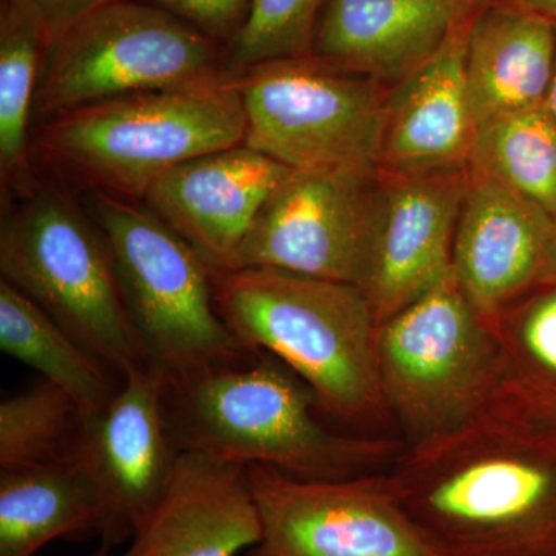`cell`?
Returning a JSON list of instances; mask_svg holds the SVG:
<instances>
[{
    "label": "cell",
    "mask_w": 556,
    "mask_h": 556,
    "mask_svg": "<svg viewBox=\"0 0 556 556\" xmlns=\"http://www.w3.org/2000/svg\"><path fill=\"white\" fill-rule=\"evenodd\" d=\"M391 475L445 556H556V428L506 402L405 445Z\"/></svg>",
    "instance_id": "6da1fadb"
},
{
    "label": "cell",
    "mask_w": 556,
    "mask_h": 556,
    "mask_svg": "<svg viewBox=\"0 0 556 556\" xmlns=\"http://www.w3.org/2000/svg\"><path fill=\"white\" fill-rule=\"evenodd\" d=\"M161 379L178 452L302 481H339L390 471L407 445L401 437H365L329 424L311 388L266 351L248 348L233 361Z\"/></svg>",
    "instance_id": "7a4b0ae2"
},
{
    "label": "cell",
    "mask_w": 556,
    "mask_h": 556,
    "mask_svg": "<svg viewBox=\"0 0 556 556\" xmlns=\"http://www.w3.org/2000/svg\"><path fill=\"white\" fill-rule=\"evenodd\" d=\"M215 306L244 348L273 354L348 433L399 437L380 388L375 314L356 285L287 270H212Z\"/></svg>",
    "instance_id": "3957f363"
},
{
    "label": "cell",
    "mask_w": 556,
    "mask_h": 556,
    "mask_svg": "<svg viewBox=\"0 0 556 556\" xmlns=\"http://www.w3.org/2000/svg\"><path fill=\"white\" fill-rule=\"evenodd\" d=\"M247 115L233 76L124 94L70 110L43 124L36 150L93 192L142 200L186 161L243 144Z\"/></svg>",
    "instance_id": "277c9868"
},
{
    "label": "cell",
    "mask_w": 556,
    "mask_h": 556,
    "mask_svg": "<svg viewBox=\"0 0 556 556\" xmlns=\"http://www.w3.org/2000/svg\"><path fill=\"white\" fill-rule=\"evenodd\" d=\"M0 273L121 378L149 367L108 240L67 193L35 186L3 212Z\"/></svg>",
    "instance_id": "5b68a950"
},
{
    "label": "cell",
    "mask_w": 556,
    "mask_h": 556,
    "mask_svg": "<svg viewBox=\"0 0 556 556\" xmlns=\"http://www.w3.org/2000/svg\"><path fill=\"white\" fill-rule=\"evenodd\" d=\"M380 388L407 444L463 426L496 396L501 351L453 273L376 328Z\"/></svg>",
    "instance_id": "8992f818"
},
{
    "label": "cell",
    "mask_w": 556,
    "mask_h": 556,
    "mask_svg": "<svg viewBox=\"0 0 556 556\" xmlns=\"http://www.w3.org/2000/svg\"><path fill=\"white\" fill-rule=\"evenodd\" d=\"M93 207L150 368L167 378L248 350L219 317L212 269L188 241L134 200L93 192Z\"/></svg>",
    "instance_id": "52a82bcc"
},
{
    "label": "cell",
    "mask_w": 556,
    "mask_h": 556,
    "mask_svg": "<svg viewBox=\"0 0 556 556\" xmlns=\"http://www.w3.org/2000/svg\"><path fill=\"white\" fill-rule=\"evenodd\" d=\"M229 76L226 46L160 7L115 0L50 43L35 118L142 91L182 89Z\"/></svg>",
    "instance_id": "ba28073f"
},
{
    "label": "cell",
    "mask_w": 556,
    "mask_h": 556,
    "mask_svg": "<svg viewBox=\"0 0 556 556\" xmlns=\"http://www.w3.org/2000/svg\"><path fill=\"white\" fill-rule=\"evenodd\" d=\"M244 144L294 170L379 172L390 87L313 54L233 76Z\"/></svg>",
    "instance_id": "9c48e42d"
},
{
    "label": "cell",
    "mask_w": 556,
    "mask_h": 556,
    "mask_svg": "<svg viewBox=\"0 0 556 556\" xmlns=\"http://www.w3.org/2000/svg\"><path fill=\"white\" fill-rule=\"evenodd\" d=\"M262 540L247 556H445L413 518L390 471L302 481L248 467Z\"/></svg>",
    "instance_id": "30bf717a"
},
{
    "label": "cell",
    "mask_w": 556,
    "mask_h": 556,
    "mask_svg": "<svg viewBox=\"0 0 556 556\" xmlns=\"http://www.w3.org/2000/svg\"><path fill=\"white\" fill-rule=\"evenodd\" d=\"M378 174L289 170L249 230L236 269L287 270L361 287Z\"/></svg>",
    "instance_id": "8fae6325"
},
{
    "label": "cell",
    "mask_w": 556,
    "mask_h": 556,
    "mask_svg": "<svg viewBox=\"0 0 556 556\" xmlns=\"http://www.w3.org/2000/svg\"><path fill=\"white\" fill-rule=\"evenodd\" d=\"M470 172H383L372 195L371 239L361 288L376 324L453 273V241Z\"/></svg>",
    "instance_id": "7c38bea8"
},
{
    "label": "cell",
    "mask_w": 556,
    "mask_h": 556,
    "mask_svg": "<svg viewBox=\"0 0 556 556\" xmlns=\"http://www.w3.org/2000/svg\"><path fill=\"white\" fill-rule=\"evenodd\" d=\"M178 453L164 417L163 379L150 367L129 369L108 407L87 416L78 459L100 500L101 548L129 543L169 485Z\"/></svg>",
    "instance_id": "4fadbf2b"
},
{
    "label": "cell",
    "mask_w": 556,
    "mask_h": 556,
    "mask_svg": "<svg viewBox=\"0 0 556 556\" xmlns=\"http://www.w3.org/2000/svg\"><path fill=\"white\" fill-rule=\"evenodd\" d=\"M457 218L452 268L479 313L493 318L556 280L554 218L503 182L471 170Z\"/></svg>",
    "instance_id": "5bb4252c"
},
{
    "label": "cell",
    "mask_w": 556,
    "mask_h": 556,
    "mask_svg": "<svg viewBox=\"0 0 556 556\" xmlns=\"http://www.w3.org/2000/svg\"><path fill=\"white\" fill-rule=\"evenodd\" d=\"M289 170L243 142L179 164L142 201L208 268L232 270L260 211Z\"/></svg>",
    "instance_id": "9a60e30c"
},
{
    "label": "cell",
    "mask_w": 556,
    "mask_h": 556,
    "mask_svg": "<svg viewBox=\"0 0 556 556\" xmlns=\"http://www.w3.org/2000/svg\"><path fill=\"white\" fill-rule=\"evenodd\" d=\"M262 533L248 467L179 452L169 485L121 556H237Z\"/></svg>",
    "instance_id": "2e32d148"
},
{
    "label": "cell",
    "mask_w": 556,
    "mask_h": 556,
    "mask_svg": "<svg viewBox=\"0 0 556 556\" xmlns=\"http://www.w3.org/2000/svg\"><path fill=\"white\" fill-rule=\"evenodd\" d=\"M478 7L457 22L426 64L391 87L379 170L466 169L470 164L477 123L468 97L466 61L468 33Z\"/></svg>",
    "instance_id": "e0dca14e"
},
{
    "label": "cell",
    "mask_w": 556,
    "mask_h": 556,
    "mask_svg": "<svg viewBox=\"0 0 556 556\" xmlns=\"http://www.w3.org/2000/svg\"><path fill=\"white\" fill-rule=\"evenodd\" d=\"M481 0H325L311 54L397 86L426 64Z\"/></svg>",
    "instance_id": "ac0fdd59"
},
{
    "label": "cell",
    "mask_w": 556,
    "mask_h": 556,
    "mask_svg": "<svg viewBox=\"0 0 556 556\" xmlns=\"http://www.w3.org/2000/svg\"><path fill=\"white\" fill-rule=\"evenodd\" d=\"M556 60V24L518 7L482 0L467 43L475 123L546 104Z\"/></svg>",
    "instance_id": "d6986e66"
},
{
    "label": "cell",
    "mask_w": 556,
    "mask_h": 556,
    "mask_svg": "<svg viewBox=\"0 0 556 556\" xmlns=\"http://www.w3.org/2000/svg\"><path fill=\"white\" fill-rule=\"evenodd\" d=\"M100 533V500L79 460L0 470V556H36L51 541Z\"/></svg>",
    "instance_id": "ffe728a7"
},
{
    "label": "cell",
    "mask_w": 556,
    "mask_h": 556,
    "mask_svg": "<svg viewBox=\"0 0 556 556\" xmlns=\"http://www.w3.org/2000/svg\"><path fill=\"white\" fill-rule=\"evenodd\" d=\"M0 348L75 399L87 416L102 412L123 379L33 300L0 281Z\"/></svg>",
    "instance_id": "44dd1931"
},
{
    "label": "cell",
    "mask_w": 556,
    "mask_h": 556,
    "mask_svg": "<svg viewBox=\"0 0 556 556\" xmlns=\"http://www.w3.org/2000/svg\"><path fill=\"white\" fill-rule=\"evenodd\" d=\"M50 36L28 0L0 5V177L3 193L35 188L30 127Z\"/></svg>",
    "instance_id": "7402d4cb"
},
{
    "label": "cell",
    "mask_w": 556,
    "mask_h": 556,
    "mask_svg": "<svg viewBox=\"0 0 556 556\" xmlns=\"http://www.w3.org/2000/svg\"><path fill=\"white\" fill-rule=\"evenodd\" d=\"M500 342L496 401L556 428V280L490 318Z\"/></svg>",
    "instance_id": "603a6c76"
},
{
    "label": "cell",
    "mask_w": 556,
    "mask_h": 556,
    "mask_svg": "<svg viewBox=\"0 0 556 556\" xmlns=\"http://www.w3.org/2000/svg\"><path fill=\"white\" fill-rule=\"evenodd\" d=\"M468 167L503 182L555 218L556 119L547 104L478 126Z\"/></svg>",
    "instance_id": "cb8c5ba5"
},
{
    "label": "cell",
    "mask_w": 556,
    "mask_h": 556,
    "mask_svg": "<svg viewBox=\"0 0 556 556\" xmlns=\"http://www.w3.org/2000/svg\"><path fill=\"white\" fill-rule=\"evenodd\" d=\"M87 415L61 388L39 386L0 402V470L76 463Z\"/></svg>",
    "instance_id": "d4e9b609"
},
{
    "label": "cell",
    "mask_w": 556,
    "mask_h": 556,
    "mask_svg": "<svg viewBox=\"0 0 556 556\" xmlns=\"http://www.w3.org/2000/svg\"><path fill=\"white\" fill-rule=\"evenodd\" d=\"M325 0H252L226 46V72L237 76L263 62L309 56Z\"/></svg>",
    "instance_id": "484cf974"
},
{
    "label": "cell",
    "mask_w": 556,
    "mask_h": 556,
    "mask_svg": "<svg viewBox=\"0 0 556 556\" xmlns=\"http://www.w3.org/2000/svg\"><path fill=\"white\" fill-rule=\"evenodd\" d=\"M160 9L228 46L247 20L252 0H153Z\"/></svg>",
    "instance_id": "4316f807"
},
{
    "label": "cell",
    "mask_w": 556,
    "mask_h": 556,
    "mask_svg": "<svg viewBox=\"0 0 556 556\" xmlns=\"http://www.w3.org/2000/svg\"><path fill=\"white\" fill-rule=\"evenodd\" d=\"M28 2L39 11L49 31L51 43L76 22L115 0H28Z\"/></svg>",
    "instance_id": "83f0119b"
},
{
    "label": "cell",
    "mask_w": 556,
    "mask_h": 556,
    "mask_svg": "<svg viewBox=\"0 0 556 556\" xmlns=\"http://www.w3.org/2000/svg\"><path fill=\"white\" fill-rule=\"evenodd\" d=\"M496 2L518 7V9L535 13L538 16L546 17V20L556 24V0H496Z\"/></svg>",
    "instance_id": "f1b7e54d"
},
{
    "label": "cell",
    "mask_w": 556,
    "mask_h": 556,
    "mask_svg": "<svg viewBox=\"0 0 556 556\" xmlns=\"http://www.w3.org/2000/svg\"><path fill=\"white\" fill-rule=\"evenodd\" d=\"M547 108L551 110L552 115L556 119V60H555V70H554V78H552L551 90H548L547 97Z\"/></svg>",
    "instance_id": "f546056e"
},
{
    "label": "cell",
    "mask_w": 556,
    "mask_h": 556,
    "mask_svg": "<svg viewBox=\"0 0 556 556\" xmlns=\"http://www.w3.org/2000/svg\"><path fill=\"white\" fill-rule=\"evenodd\" d=\"M554 262H555V277H556V217L554 218Z\"/></svg>",
    "instance_id": "4dcf8cb0"
},
{
    "label": "cell",
    "mask_w": 556,
    "mask_h": 556,
    "mask_svg": "<svg viewBox=\"0 0 556 556\" xmlns=\"http://www.w3.org/2000/svg\"><path fill=\"white\" fill-rule=\"evenodd\" d=\"M91 556H113V555L110 554V551H105V548H100V551L94 552V554Z\"/></svg>",
    "instance_id": "1f68e13d"
}]
</instances>
